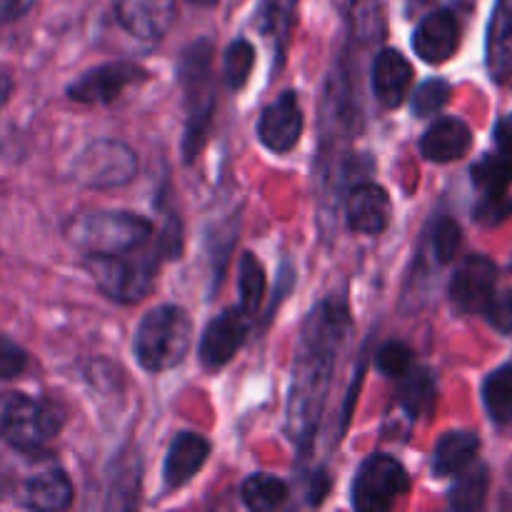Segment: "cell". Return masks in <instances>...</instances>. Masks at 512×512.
<instances>
[{"mask_svg":"<svg viewBox=\"0 0 512 512\" xmlns=\"http://www.w3.org/2000/svg\"><path fill=\"white\" fill-rule=\"evenodd\" d=\"M483 315L488 318V323L493 325L498 333L510 335L512 333V290L495 293L493 298H490V303L485 305Z\"/></svg>","mask_w":512,"mask_h":512,"instance_id":"cell-35","label":"cell"},{"mask_svg":"<svg viewBox=\"0 0 512 512\" xmlns=\"http://www.w3.org/2000/svg\"><path fill=\"white\" fill-rule=\"evenodd\" d=\"M255 68V48L250 40L238 38L228 45L223 58V70H225V85H228L233 93L245 88V83L250 80V73Z\"/></svg>","mask_w":512,"mask_h":512,"instance_id":"cell-30","label":"cell"},{"mask_svg":"<svg viewBox=\"0 0 512 512\" xmlns=\"http://www.w3.org/2000/svg\"><path fill=\"white\" fill-rule=\"evenodd\" d=\"M485 65L495 83L512 78V0H498L485 38Z\"/></svg>","mask_w":512,"mask_h":512,"instance_id":"cell-20","label":"cell"},{"mask_svg":"<svg viewBox=\"0 0 512 512\" xmlns=\"http://www.w3.org/2000/svg\"><path fill=\"white\" fill-rule=\"evenodd\" d=\"M148 78V70L128 60H113V63L95 65L85 70L78 80L68 85V98L83 105H108L123 95L130 85Z\"/></svg>","mask_w":512,"mask_h":512,"instance_id":"cell-10","label":"cell"},{"mask_svg":"<svg viewBox=\"0 0 512 512\" xmlns=\"http://www.w3.org/2000/svg\"><path fill=\"white\" fill-rule=\"evenodd\" d=\"M495 283H498V268L493 260L488 255H468L450 280V303L458 313H483L495 295Z\"/></svg>","mask_w":512,"mask_h":512,"instance_id":"cell-11","label":"cell"},{"mask_svg":"<svg viewBox=\"0 0 512 512\" xmlns=\"http://www.w3.org/2000/svg\"><path fill=\"white\" fill-rule=\"evenodd\" d=\"M178 78L188 100V125L183 135V160L193 163L205 148L213 125L215 78H213V43L208 38L195 40L183 50L178 63Z\"/></svg>","mask_w":512,"mask_h":512,"instance_id":"cell-3","label":"cell"},{"mask_svg":"<svg viewBox=\"0 0 512 512\" xmlns=\"http://www.w3.org/2000/svg\"><path fill=\"white\" fill-rule=\"evenodd\" d=\"M250 323L253 315L245 313L243 308H225L218 318L210 320L205 325L203 335H200L198 358L208 373H218L223 370L230 360L238 355L243 343L248 340Z\"/></svg>","mask_w":512,"mask_h":512,"instance_id":"cell-9","label":"cell"},{"mask_svg":"<svg viewBox=\"0 0 512 512\" xmlns=\"http://www.w3.org/2000/svg\"><path fill=\"white\" fill-rule=\"evenodd\" d=\"M413 363V350L403 340H388V343H383L375 350V368L385 378H400Z\"/></svg>","mask_w":512,"mask_h":512,"instance_id":"cell-33","label":"cell"},{"mask_svg":"<svg viewBox=\"0 0 512 512\" xmlns=\"http://www.w3.org/2000/svg\"><path fill=\"white\" fill-rule=\"evenodd\" d=\"M155 233L153 220L130 210H88L70 218L65 238L88 255H118L140 248Z\"/></svg>","mask_w":512,"mask_h":512,"instance_id":"cell-4","label":"cell"},{"mask_svg":"<svg viewBox=\"0 0 512 512\" xmlns=\"http://www.w3.org/2000/svg\"><path fill=\"white\" fill-rule=\"evenodd\" d=\"M493 138H495V148H498L500 153L512 155V113L498 120Z\"/></svg>","mask_w":512,"mask_h":512,"instance_id":"cell-38","label":"cell"},{"mask_svg":"<svg viewBox=\"0 0 512 512\" xmlns=\"http://www.w3.org/2000/svg\"><path fill=\"white\" fill-rule=\"evenodd\" d=\"M460 45V23L453 10H433L418 23L413 33V50L420 60L440 65L455 55Z\"/></svg>","mask_w":512,"mask_h":512,"instance_id":"cell-16","label":"cell"},{"mask_svg":"<svg viewBox=\"0 0 512 512\" xmlns=\"http://www.w3.org/2000/svg\"><path fill=\"white\" fill-rule=\"evenodd\" d=\"M473 145V133L460 118H440L420 138V153L430 163H453Z\"/></svg>","mask_w":512,"mask_h":512,"instance_id":"cell-19","label":"cell"},{"mask_svg":"<svg viewBox=\"0 0 512 512\" xmlns=\"http://www.w3.org/2000/svg\"><path fill=\"white\" fill-rule=\"evenodd\" d=\"M295 8L298 0H260L258 8V23L265 38L273 43L275 53L283 58L285 48H288L290 30L295 23Z\"/></svg>","mask_w":512,"mask_h":512,"instance_id":"cell-25","label":"cell"},{"mask_svg":"<svg viewBox=\"0 0 512 512\" xmlns=\"http://www.w3.org/2000/svg\"><path fill=\"white\" fill-rule=\"evenodd\" d=\"M28 368V353L15 340L0 333V380H15Z\"/></svg>","mask_w":512,"mask_h":512,"instance_id":"cell-34","label":"cell"},{"mask_svg":"<svg viewBox=\"0 0 512 512\" xmlns=\"http://www.w3.org/2000/svg\"><path fill=\"white\" fill-rule=\"evenodd\" d=\"M430 243H433V253L438 263H453L458 258L460 248H463V230L450 215H440L433 223V230H430Z\"/></svg>","mask_w":512,"mask_h":512,"instance_id":"cell-32","label":"cell"},{"mask_svg":"<svg viewBox=\"0 0 512 512\" xmlns=\"http://www.w3.org/2000/svg\"><path fill=\"white\" fill-rule=\"evenodd\" d=\"M183 250V230L180 220L170 218L158 238L148 240L140 248L118 255H88L90 275L105 298L120 305H135L153 290L155 278L163 260L178 258Z\"/></svg>","mask_w":512,"mask_h":512,"instance_id":"cell-2","label":"cell"},{"mask_svg":"<svg viewBox=\"0 0 512 512\" xmlns=\"http://www.w3.org/2000/svg\"><path fill=\"white\" fill-rule=\"evenodd\" d=\"M265 288H268V275H265L263 263L255 253H243L238 260V293L240 308L248 315H258L260 305L265 300Z\"/></svg>","mask_w":512,"mask_h":512,"instance_id":"cell-27","label":"cell"},{"mask_svg":"<svg viewBox=\"0 0 512 512\" xmlns=\"http://www.w3.org/2000/svg\"><path fill=\"white\" fill-rule=\"evenodd\" d=\"M393 203L383 185L365 183L353 185L345 195V220L348 228L363 235H380L390 225Z\"/></svg>","mask_w":512,"mask_h":512,"instance_id":"cell-15","label":"cell"},{"mask_svg":"<svg viewBox=\"0 0 512 512\" xmlns=\"http://www.w3.org/2000/svg\"><path fill=\"white\" fill-rule=\"evenodd\" d=\"M305 128L303 105L295 90H283L258 120V140L275 155H285L300 143Z\"/></svg>","mask_w":512,"mask_h":512,"instance_id":"cell-12","label":"cell"},{"mask_svg":"<svg viewBox=\"0 0 512 512\" xmlns=\"http://www.w3.org/2000/svg\"><path fill=\"white\" fill-rule=\"evenodd\" d=\"M73 498L75 490L68 473L60 468H48L25 480L23 493H20V505L28 510L60 512L73 505Z\"/></svg>","mask_w":512,"mask_h":512,"instance_id":"cell-18","label":"cell"},{"mask_svg":"<svg viewBox=\"0 0 512 512\" xmlns=\"http://www.w3.org/2000/svg\"><path fill=\"white\" fill-rule=\"evenodd\" d=\"M5 495H8V483H5V478L0 475V500H5Z\"/></svg>","mask_w":512,"mask_h":512,"instance_id":"cell-41","label":"cell"},{"mask_svg":"<svg viewBox=\"0 0 512 512\" xmlns=\"http://www.w3.org/2000/svg\"><path fill=\"white\" fill-rule=\"evenodd\" d=\"M13 88H15V80L13 75H10V70L0 68V110L5 108V103H8L10 95H13Z\"/></svg>","mask_w":512,"mask_h":512,"instance_id":"cell-39","label":"cell"},{"mask_svg":"<svg viewBox=\"0 0 512 512\" xmlns=\"http://www.w3.org/2000/svg\"><path fill=\"white\" fill-rule=\"evenodd\" d=\"M193 345V320L180 305H158L140 318L133 338L135 360L148 373L183 363Z\"/></svg>","mask_w":512,"mask_h":512,"instance_id":"cell-5","label":"cell"},{"mask_svg":"<svg viewBox=\"0 0 512 512\" xmlns=\"http://www.w3.org/2000/svg\"><path fill=\"white\" fill-rule=\"evenodd\" d=\"M370 85L383 108H400L413 85V65L398 48H383L373 60Z\"/></svg>","mask_w":512,"mask_h":512,"instance_id":"cell-17","label":"cell"},{"mask_svg":"<svg viewBox=\"0 0 512 512\" xmlns=\"http://www.w3.org/2000/svg\"><path fill=\"white\" fill-rule=\"evenodd\" d=\"M473 183L478 185L488 198L505 195V190H508L512 183V155L495 150V153L480 158L478 163L473 165Z\"/></svg>","mask_w":512,"mask_h":512,"instance_id":"cell-29","label":"cell"},{"mask_svg":"<svg viewBox=\"0 0 512 512\" xmlns=\"http://www.w3.org/2000/svg\"><path fill=\"white\" fill-rule=\"evenodd\" d=\"M118 23L140 40H163L173 28L178 3L175 0H113Z\"/></svg>","mask_w":512,"mask_h":512,"instance_id":"cell-13","label":"cell"},{"mask_svg":"<svg viewBox=\"0 0 512 512\" xmlns=\"http://www.w3.org/2000/svg\"><path fill=\"white\" fill-rule=\"evenodd\" d=\"M455 483L450 488L448 503L450 508L458 512H473L480 510L485 505V498H488V483L490 475L485 465H473L460 470L458 475H453Z\"/></svg>","mask_w":512,"mask_h":512,"instance_id":"cell-26","label":"cell"},{"mask_svg":"<svg viewBox=\"0 0 512 512\" xmlns=\"http://www.w3.org/2000/svg\"><path fill=\"white\" fill-rule=\"evenodd\" d=\"M395 380H398L395 403L410 420H420L433 413L435 400H438V385H435V375L430 373V368L413 363Z\"/></svg>","mask_w":512,"mask_h":512,"instance_id":"cell-21","label":"cell"},{"mask_svg":"<svg viewBox=\"0 0 512 512\" xmlns=\"http://www.w3.org/2000/svg\"><path fill=\"white\" fill-rule=\"evenodd\" d=\"M410 493V475L398 458L375 453L355 473L350 500L360 512H383L395 508Z\"/></svg>","mask_w":512,"mask_h":512,"instance_id":"cell-8","label":"cell"},{"mask_svg":"<svg viewBox=\"0 0 512 512\" xmlns=\"http://www.w3.org/2000/svg\"><path fill=\"white\" fill-rule=\"evenodd\" d=\"M480 450V438L473 430H448L440 435L433 448V475L435 478H453L460 470L475 463Z\"/></svg>","mask_w":512,"mask_h":512,"instance_id":"cell-22","label":"cell"},{"mask_svg":"<svg viewBox=\"0 0 512 512\" xmlns=\"http://www.w3.org/2000/svg\"><path fill=\"white\" fill-rule=\"evenodd\" d=\"M353 320L343 298L318 300L300 325L298 343L290 373L288 405H285V430L300 458L310 453L318 438L320 420L333 385L335 360L348 338Z\"/></svg>","mask_w":512,"mask_h":512,"instance_id":"cell-1","label":"cell"},{"mask_svg":"<svg viewBox=\"0 0 512 512\" xmlns=\"http://www.w3.org/2000/svg\"><path fill=\"white\" fill-rule=\"evenodd\" d=\"M483 403L493 423H512V363L500 365L483 380Z\"/></svg>","mask_w":512,"mask_h":512,"instance_id":"cell-28","label":"cell"},{"mask_svg":"<svg viewBox=\"0 0 512 512\" xmlns=\"http://www.w3.org/2000/svg\"><path fill=\"white\" fill-rule=\"evenodd\" d=\"M350 40L363 48L383 43L388 35V13L383 0H350L348 8Z\"/></svg>","mask_w":512,"mask_h":512,"instance_id":"cell-23","label":"cell"},{"mask_svg":"<svg viewBox=\"0 0 512 512\" xmlns=\"http://www.w3.org/2000/svg\"><path fill=\"white\" fill-rule=\"evenodd\" d=\"M290 488L285 480L275 478L268 473H253L240 485V500L248 510L253 512H270L278 510L288 503Z\"/></svg>","mask_w":512,"mask_h":512,"instance_id":"cell-24","label":"cell"},{"mask_svg":"<svg viewBox=\"0 0 512 512\" xmlns=\"http://www.w3.org/2000/svg\"><path fill=\"white\" fill-rule=\"evenodd\" d=\"M213 445L205 435L193 433V430H183L175 435L168 445L163 463V490L165 493H175L183 485H188L195 475L203 470L208 463Z\"/></svg>","mask_w":512,"mask_h":512,"instance_id":"cell-14","label":"cell"},{"mask_svg":"<svg viewBox=\"0 0 512 512\" xmlns=\"http://www.w3.org/2000/svg\"><path fill=\"white\" fill-rule=\"evenodd\" d=\"M138 153L125 140L98 138L85 145L73 163V178L93 190L123 188L138 175Z\"/></svg>","mask_w":512,"mask_h":512,"instance_id":"cell-7","label":"cell"},{"mask_svg":"<svg viewBox=\"0 0 512 512\" xmlns=\"http://www.w3.org/2000/svg\"><path fill=\"white\" fill-rule=\"evenodd\" d=\"M510 213H512V203L510 200H505V195H495V198H488V195H485L483 205L475 210V218H478L483 225H498L503 223Z\"/></svg>","mask_w":512,"mask_h":512,"instance_id":"cell-36","label":"cell"},{"mask_svg":"<svg viewBox=\"0 0 512 512\" xmlns=\"http://www.w3.org/2000/svg\"><path fill=\"white\" fill-rule=\"evenodd\" d=\"M33 5L35 0H0V25L23 18Z\"/></svg>","mask_w":512,"mask_h":512,"instance_id":"cell-37","label":"cell"},{"mask_svg":"<svg viewBox=\"0 0 512 512\" xmlns=\"http://www.w3.org/2000/svg\"><path fill=\"white\" fill-rule=\"evenodd\" d=\"M403 3H405V13H408L410 18H413V15L425 13V10H428L430 5L435 3V0H403Z\"/></svg>","mask_w":512,"mask_h":512,"instance_id":"cell-40","label":"cell"},{"mask_svg":"<svg viewBox=\"0 0 512 512\" xmlns=\"http://www.w3.org/2000/svg\"><path fill=\"white\" fill-rule=\"evenodd\" d=\"M63 428V413L48 400L25 393H0V443L15 453H43Z\"/></svg>","mask_w":512,"mask_h":512,"instance_id":"cell-6","label":"cell"},{"mask_svg":"<svg viewBox=\"0 0 512 512\" xmlns=\"http://www.w3.org/2000/svg\"><path fill=\"white\" fill-rule=\"evenodd\" d=\"M450 100V83L443 78H428L415 88L410 108H413L415 118H430V115L440 113Z\"/></svg>","mask_w":512,"mask_h":512,"instance_id":"cell-31","label":"cell"}]
</instances>
